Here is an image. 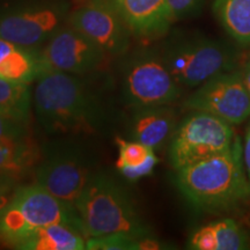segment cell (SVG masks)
I'll return each mask as SVG.
<instances>
[{
    "mask_svg": "<svg viewBox=\"0 0 250 250\" xmlns=\"http://www.w3.org/2000/svg\"><path fill=\"white\" fill-rule=\"evenodd\" d=\"M243 147V161H245V167L247 175L250 182V123L246 130L245 134V143L242 144Z\"/></svg>",
    "mask_w": 250,
    "mask_h": 250,
    "instance_id": "484cf974",
    "label": "cell"
},
{
    "mask_svg": "<svg viewBox=\"0 0 250 250\" xmlns=\"http://www.w3.org/2000/svg\"><path fill=\"white\" fill-rule=\"evenodd\" d=\"M33 109L41 126L51 134H93L107 114L81 76L46 71L35 81Z\"/></svg>",
    "mask_w": 250,
    "mask_h": 250,
    "instance_id": "6da1fadb",
    "label": "cell"
},
{
    "mask_svg": "<svg viewBox=\"0 0 250 250\" xmlns=\"http://www.w3.org/2000/svg\"><path fill=\"white\" fill-rule=\"evenodd\" d=\"M87 235L72 224H54L41 228L20 246V250H83Z\"/></svg>",
    "mask_w": 250,
    "mask_h": 250,
    "instance_id": "e0dca14e",
    "label": "cell"
},
{
    "mask_svg": "<svg viewBox=\"0 0 250 250\" xmlns=\"http://www.w3.org/2000/svg\"><path fill=\"white\" fill-rule=\"evenodd\" d=\"M115 142L118 147L116 168L125 180L137 182L153 173L159 162L154 149L145 144L121 137H117Z\"/></svg>",
    "mask_w": 250,
    "mask_h": 250,
    "instance_id": "ac0fdd59",
    "label": "cell"
},
{
    "mask_svg": "<svg viewBox=\"0 0 250 250\" xmlns=\"http://www.w3.org/2000/svg\"><path fill=\"white\" fill-rule=\"evenodd\" d=\"M164 248L155 237L138 239L127 234H109L103 236L88 237L86 249L89 250H140Z\"/></svg>",
    "mask_w": 250,
    "mask_h": 250,
    "instance_id": "7402d4cb",
    "label": "cell"
},
{
    "mask_svg": "<svg viewBox=\"0 0 250 250\" xmlns=\"http://www.w3.org/2000/svg\"><path fill=\"white\" fill-rule=\"evenodd\" d=\"M213 13L228 35L250 45V0H214Z\"/></svg>",
    "mask_w": 250,
    "mask_h": 250,
    "instance_id": "d6986e66",
    "label": "cell"
},
{
    "mask_svg": "<svg viewBox=\"0 0 250 250\" xmlns=\"http://www.w3.org/2000/svg\"><path fill=\"white\" fill-rule=\"evenodd\" d=\"M28 138L27 123L0 114V143Z\"/></svg>",
    "mask_w": 250,
    "mask_h": 250,
    "instance_id": "603a6c76",
    "label": "cell"
},
{
    "mask_svg": "<svg viewBox=\"0 0 250 250\" xmlns=\"http://www.w3.org/2000/svg\"><path fill=\"white\" fill-rule=\"evenodd\" d=\"M242 73H243V79H245V83L247 85V88H248L250 93V56L246 61L245 65H243Z\"/></svg>",
    "mask_w": 250,
    "mask_h": 250,
    "instance_id": "4316f807",
    "label": "cell"
},
{
    "mask_svg": "<svg viewBox=\"0 0 250 250\" xmlns=\"http://www.w3.org/2000/svg\"><path fill=\"white\" fill-rule=\"evenodd\" d=\"M40 161L37 146L29 139L0 143V173L22 177Z\"/></svg>",
    "mask_w": 250,
    "mask_h": 250,
    "instance_id": "ffe728a7",
    "label": "cell"
},
{
    "mask_svg": "<svg viewBox=\"0 0 250 250\" xmlns=\"http://www.w3.org/2000/svg\"><path fill=\"white\" fill-rule=\"evenodd\" d=\"M74 208L88 237L109 234L153 237L126 190L105 174H93Z\"/></svg>",
    "mask_w": 250,
    "mask_h": 250,
    "instance_id": "3957f363",
    "label": "cell"
},
{
    "mask_svg": "<svg viewBox=\"0 0 250 250\" xmlns=\"http://www.w3.org/2000/svg\"><path fill=\"white\" fill-rule=\"evenodd\" d=\"M59 223L76 225L85 232L76 208L59 201L36 182L20 184L0 211V245L19 249L41 228Z\"/></svg>",
    "mask_w": 250,
    "mask_h": 250,
    "instance_id": "277c9868",
    "label": "cell"
},
{
    "mask_svg": "<svg viewBox=\"0 0 250 250\" xmlns=\"http://www.w3.org/2000/svg\"><path fill=\"white\" fill-rule=\"evenodd\" d=\"M161 55L175 80L187 88H197L219 73L237 68L229 46L204 36L171 40Z\"/></svg>",
    "mask_w": 250,
    "mask_h": 250,
    "instance_id": "8992f818",
    "label": "cell"
},
{
    "mask_svg": "<svg viewBox=\"0 0 250 250\" xmlns=\"http://www.w3.org/2000/svg\"><path fill=\"white\" fill-rule=\"evenodd\" d=\"M40 51L48 71L81 77L98 71L108 58L100 46L70 23L59 28Z\"/></svg>",
    "mask_w": 250,
    "mask_h": 250,
    "instance_id": "7c38bea8",
    "label": "cell"
},
{
    "mask_svg": "<svg viewBox=\"0 0 250 250\" xmlns=\"http://www.w3.org/2000/svg\"><path fill=\"white\" fill-rule=\"evenodd\" d=\"M134 37L158 39L169 29L171 20L167 0H112Z\"/></svg>",
    "mask_w": 250,
    "mask_h": 250,
    "instance_id": "4fadbf2b",
    "label": "cell"
},
{
    "mask_svg": "<svg viewBox=\"0 0 250 250\" xmlns=\"http://www.w3.org/2000/svg\"><path fill=\"white\" fill-rule=\"evenodd\" d=\"M124 102L130 108L171 105L182 95V86L162 58L161 51L137 50L124 59L121 73Z\"/></svg>",
    "mask_w": 250,
    "mask_h": 250,
    "instance_id": "5b68a950",
    "label": "cell"
},
{
    "mask_svg": "<svg viewBox=\"0 0 250 250\" xmlns=\"http://www.w3.org/2000/svg\"><path fill=\"white\" fill-rule=\"evenodd\" d=\"M67 4L43 1L0 8V39L31 49H41L67 23Z\"/></svg>",
    "mask_w": 250,
    "mask_h": 250,
    "instance_id": "ba28073f",
    "label": "cell"
},
{
    "mask_svg": "<svg viewBox=\"0 0 250 250\" xmlns=\"http://www.w3.org/2000/svg\"><path fill=\"white\" fill-rule=\"evenodd\" d=\"M188 248L193 250H245L250 236L234 219L226 218L199 227L190 236Z\"/></svg>",
    "mask_w": 250,
    "mask_h": 250,
    "instance_id": "2e32d148",
    "label": "cell"
},
{
    "mask_svg": "<svg viewBox=\"0 0 250 250\" xmlns=\"http://www.w3.org/2000/svg\"><path fill=\"white\" fill-rule=\"evenodd\" d=\"M167 2L171 20L174 22L196 14L202 7L204 0H167Z\"/></svg>",
    "mask_w": 250,
    "mask_h": 250,
    "instance_id": "cb8c5ba5",
    "label": "cell"
},
{
    "mask_svg": "<svg viewBox=\"0 0 250 250\" xmlns=\"http://www.w3.org/2000/svg\"><path fill=\"white\" fill-rule=\"evenodd\" d=\"M20 180L14 175L0 173V211L11 201L17 188L20 186Z\"/></svg>",
    "mask_w": 250,
    "mask_h": 250,
    "instance_id": "d4e9b609",
    "label": "cell"
},
{
    "mask_svg": "<svg viewBox=\"0 0 250 250\" xmlns=\"http://www.w3.org/2000/svg\"><path fill=\"white\" fill-rule=\"evenodd\" d=\"M33 110L31 85L0 78V114L28 123Z\"/></svg>",
    "mask_w": 250,
    "mask_h": 250,
    "instance_id": "44dd1931",
    "label": "cell"
},
{
    "mask_svg": "<svg viewBox=\"0 0 250 250\" xmlns=\"http://www.w3.org/2000/svg\"><path fill=\"white\" fill-rule=\"evenodd\" d=\"M177 124V114L170 105L137 108L131 115L127 136L156 151L170 142Z\"/></svg>",
    "mask_w": 250,
    "mask_h": 250,
    "instance_id": "5bb4252c",
    "label": "cell"
},
{
    "mask_svg": "<svg viewBox=\"0 0 250 250\" xmlns=\"http://www.w3.org/2000/svg\"><path fill=\"white\" fill-rule=\"evenodd\" d=\"M233 125L208 112L191 110L177 124L169 142L175 170L227 151L236 139Z\"/></svg>",
    "mask_w": 250,
    "mask_h": 250,
    "instance_id": "52a82bcc",
    "label": "cell"
},
{
    "mask_svg": "<svg viewBox=\"0 0 250 250\" xmlns=\"http://www.w3.org/2000/svg\"><path fill=\"white\" fill-rule=\"evenodd\" d=\"M48 71L40 49H31L0 39V78L33 85Z\"/></svg>",
    "mask_w": 250,
    "mask_h": 250,
    "instance_id": "9a60e30c",
    "label": "cell"
},
{
    "mask_svg": "<svg viewBox=\"0 0 250 250\" xmlns=\"http://www.w3.org/2000/svg\"><path fill=\"white\" fill-rule=\"evenodd\" d=\"M67 23L93 41L108 57H123L129 52L132 31L112 0H88L70 12Z\"/></svg>",
    "mask_w": 250,
    "mask_h": 250,
    "instance_id": "30bf717a",
    "label": "cell"
},
{
    "mask_svg": "<svg viewBox=\"0 0 250 250\" xmlns=\"http://www.w3.org/2000/svg\"><path fill=\"white\" fill-rule=\"evenodd\" d=\"M187 110L208 112L230 125H240L250 118V93L242 68L223 72L198 86L184 100Z\"/></svg>",
    "mask_w": 250,
    "mask_h": 250,
    "instance_id": "9c48e42d",
    "label": "cell"
},
{
    "mask_svg": "<svg viewBox=\"0 0 250 250\" xmlns=\"http://www.w3.org/2000/svg\"><path fill=\"white\" fill-rule=\"evenodd\" d=\"M93 174L87 156L74 148L49 153L34 169L37 184L73 208Z\"/></svg>",
    "mask_w": 250,
    "mask_h": 250,
    "instance_id": "8fae6325",
    "label": "cell"
},
{
    "mask_svg": "<svg viewBox=\"0 0 250 250\" xmlns=\"http://www.w3.org/2000/svg\"><path fill=\"white\" fill-rule=\"evenodd\" d=\"M176 171V186L196 208L211 213L232 210L250 195L242 142L236 137L227 151Z\"/></svg>",
    "mask_w": 250,
    "mask_h": 250,
    "instance_id": "7a4b0ae2",
    "label": "cell"
}]
</instances>
